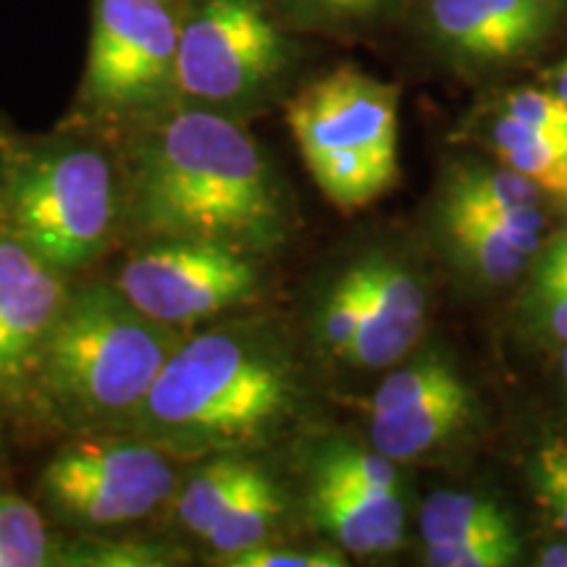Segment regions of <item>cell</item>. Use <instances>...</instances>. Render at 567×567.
<instances>
[{
    "mask_svg": "<svg viewBox=\"0 0 567 567\" xmlns=\"http://www.w3.org/2000/svg\"><path fill=\"white\" fill-rule=\"evenodd\" d=\"M130 221L151 239L264 250L281 234V203L258 142L216 111L193 105L142 142Z\"/></svg>",
    "mask_w": 567,
    "mask_h": 567,
    "instance_id": "obj_1",
    "label": "cell"
},
{
    "mask_svg": "<svg viewBox=\"0 0 567 567\" xmlns=\"http://www.w3.org/2000/svg\"><path fill=\"white\" fill-rule=\"evenodd\" d=\"M292 400L279 352L237 331H205L176 344L126 429L172 457H203L258 442Z\"/></svg>",
    "mask_w": 567,
    "mask_h": 567,
    "instance_id": "obj_2",
    "label": "cell"
},
{
    "mask_svg": "<svg viewBox=\"0 0 567 567\" xmlns=\"http://www.w3.org/2000/svg\"><path fill=\"white\" fill-rule=\"evenodd\" d=\"M179 337L140 313L116 284L66 297L34 368L32 394L55 421L95 431L130 425Z\"/></svg>",
    "mask_w": 567,
    "mask_h": 567,
    "instance_id": "obj_3",
    "label": "cell"
},
{
    "mask_svg": "<svg viewBox=\"0 0 567 567\" xmlns=\"http://www.w3.org/2000/svg\"><path fill=\"white\" fill-rule=\"evenodd\" d=\"M118 189L111 158L82 142H48L0 161V226L59 274L111 243Z\"/></svg>",
    "mask_w": 567,
    "mask_h": 567,
    "instance_id": "obj_4",
    "label": "cell"
},
{
    "mask_svg": "<svg viewBox=\"0 0 567 567\" xmlns=\"http://www.w3.org/2000/svg\"><path fill=\"white\" fill-rule=\"evenodd\" d=\"M396 101L392 84L342 66L289 103L287 124L305 166L337 208H365L394 184Z\"/></svg>",
    "mask_w": 567,
    "mask_h": 567,
    "instance_id": "obj_5",
    "label": "cell"
},
{
    "mask_svg": "<svg viewBox=\"0 0 567 567\" xmlns=\"http://www.w3.org/2000/svg\"><path fill=\"white\" fill-rule=\"evenodd\" d=\"M40 494L71 526H126L172 499L176 471L172 455L140 436L76 439L45 465Z\"/></svg>",
    "mask_w": 567,
    "mask_h": 567,
    "instance_id": "obj_6",
    "label": "cell"
},
{
    "mask_svg": "<svg viewBox=\"0 0 567 567\" xmlns=\"http://www.w3.org/2000/svg\"><path fill=\"white\" fill-rule=\"evenodd\" d=\"M179 19L168 0H95L84 105L103 116L161 109L176 92Z\"/></svg>",
    "mask_w": 567,
    "mask_h": 567,
    "instance_id": "obj_7",
    "label": "cell"
},
{
    "mask_svg": "<svg viewBox=\"0 0 567 567\" xmlns=\"http://www.w3.org/2000/svg\"><path fill=\"white\" fill-rule=\"evenodd\" d=\"M284 61L279 27L258 0H197L179 19L176 92L197 105L247 101Z\"/></svg>",
    "mask_w": 567,
    "mask_h": 567,
    "instance_id": "obj_8",
    "label": "cell"
},
{
    "mask_svg": "<svg viewBox=\"0 0 567 567\" xmlns=\"http://www.w3.org/2000/svg\"><path fill=\"white\" fill-rule=\"evenodd\" d=\"M258 287L245 250L203 239H151L118 271L116 289L163 326H189L224 313Z\"/></svg>",
    "mask_w": 567,
    "mask_h": 567,
    "instance_id": "obj_9",
    "label": "cell"
},
{
    "mask_svg": "<svg viewBox=\"0 0 567 567\" xmlns=\"http://www.w3.org/2000/svg\"><path fill=\"white\" fill-rule=\"evenodd\" d=\"M63 274L0 226V400L32 392L42 344L66 302Z\"/></svg>",
    "mask_w": 567,
    "mask_h": 567,
    "instance_id": "obj_10",
    "label": "cell"
},
{
    "mask_svg": "<svg viewBox=\"0 0 567 567\" xmlns=\"http://www.w3.org/2000/svg\"><path fill=\"white\" fill-rule=\"evenodd\" d=\"M368 308L344 358L365 368L392 365L421 334L425 295L405 268L389 260H365Z\"/></svg>",
    "mask_w": 567,
    "mask_h": 567,
    "instance_id": "obj_11",
    "label": "cell"
},
{
    "mask_svg": "<svg viewBox=\"0 0 567 567\" xmlns=\"http://www.w3.org/2000/svg\"><path fill=\"white\" fill-rule=\"evenodd\" d=\"M310 517L352 555H384L402 542L405 507L394 492L313 481Z\"/></svg>",
    "mask_w": 567,
    "mask_h": 567,
    "instance_id": "obj_12",
    "label": "cell"
},
{
    "mask_svg": "<svg viewBox=\"0 0 567 567\" xmlns=\"http://www.w3.org/2000/svg\"><path fill=\"white\" fill-rule=\"evenodd\" d=\"M471 410V394L460 379L408 405L371 413L375 452L389 460H413L444 442Z\"/></svg>",
    "mask_w": 567,
    "mask_h": 567,
    "instance_id": "obj_13",
    "label": "cell"
},
{
    "mask_svg": "<svg viewBox=\"0 0 567 567\" xmlns=\"http://www.w3.org/2000/svg\"><path fill=\"white\" fill-rule=\"evenodd\" d=\"M281 515V492L268 478V473L258 467L237 499L231 502V507L213 523L208 534H205V542L224 557L260 547Z\"/></svg>",
    "mask_w": 567,
    "mask_h": 567,
    "instance_id": "obj_14",
    "label": "cell"
},
{
    "mask_svg": "<svg viewBox=\"0 0 567 567\" xmlns=\"http://www.w3.org/2000/svg\"><path fill=\"white\" fill-rule=\"evenodd\" d=\"M258 465L239 457H218L203 467L176 496L174 515L189 534L205 538L213 523L237 499Z\"/></svg>",
    "mask_w": 567,
    "mask_h": 567,
    "instance_id": "obj_15",
    "label": "cell"
},
{
    "mask_svg": "<svg viewBox=\"0 0 567 567\" xmlns=\"http://www.w3.org/2000/svg\"><path fill=\"white\" fill-rule=\"evenodd\" d=\"M436 32L460 53L478 61H505L517 55L507 32L496 24L484 0H431Z\"/></svg>",
    "mask_w": 567,
    "mask_h": 567,
    "instance_id": "obj_16",
    "label": "cell"
},
{
    "mask_svg": "<svg viewBox=\"0 0 567 567\" xmlns=\"http://www.w3.org/2000/svg\"><path fill=\"white\" fill-rule=\"evenodd\" d=\"M509 526H513L509 517L494 502L457 492H436L429 496L421 513V530L429 547L431 544L457 542V538L481 534V530Z\"/></svg>",
    "mask_w": 567,
    "mask_h": 567,
    "instance_id": "obj_17",
    "label": "cell"
},
{
    "mask_svg": "<svg viewBox=\"0 0 567 567\" xmlns=\"http://www.w3.org/2000/svg\"><path fill=\"white\" fill-rule=\"evenodd\" d=\"M446 226H450L452 243H455L467 260L476 266L481 276L492 281H507L520 271L528 255L520 252L502 237L499 231L488 229L463 210L446 208Z\"/></svg>",
    "mask_w": 567,
    "mask_h": 567,
    "instance_id": "obj_18",
    "label": "cell"
},
{
    "mask_svg": "<svg viewBox=\"0 0 567 567\" xmlns=\"http://www.w3.org/2000/svg\"><path fill=\"white\" fill-rule=\"evenodd\" d=\"M51 565V536L42 515L19 496L0 494V567Z\"/></svg>",
    "mask_w": 567,
    "mask_h": 567,
    "instance_id": "obj_19",
    "label": "cell"
},
{
    "mask_svg": "<svg viewBox=\"0 0 567 567\" xmlns=\"http://www.w3.org/2000/svg\"><path fill=\"white\" fill-rule=\"evenodd\" d=\"M542 189L515 168L499 172H463L452 182L446 205L484 208V205H538Z\"/></svg>",
    "mask_w": 567,
    "mask_h": 567,
    "instance_id": "obj_20",
    "label": "cell"
},
{
    "mask_svg": "<svg viewBox=\"0 0 567 567\" xmlns=\"http://www.w3.org/2000/svg\"><path fill=\"white\" fill-rule=\"evenodd\" d=\"M368 308V268L365 260L347 271L331 289L323 305L321 331L326 344L339 354H347Z\"/></svg>",
    "mask_w": 567,
    "mask_h": 567,
    "instance_id": "obj_21",
    "label": "cell"
},
{
    "mask_svg": "<svg viewBox=\"0 0 567 567\" xmlns=\"http://www.w3.org/2000/svg\"><path fill=\"white\" fill-rule=\"evenodd\" d=\"M313 481L396 494V473L392 460L381 455V452H363L354 450V446H334V450L326 452L318 460Z\"/></svg>",
    "mask_w": 567,
    "mask_h": 567,
    "instance_id": "obj_22",
    "label": "cell"
},
{
    "mask_svg": "<svg viewBox=\"0 0 567 567\" xmlns=\"http://www.w3.org/2000/svg\"><path fill=\"white\" fill-rule=\"evenodd\" d=\"M515 172L526 174L547 195L567 197V132L551 130L530 145L496 153Z\"/></svg>",
    "mask_w": 567,
    "mask_h": 567,
    "instance_id": "obj_23",
    "label": "cell"
},
{
    "mask_svg": "<svg viewBox=\"0 0 567 567\" xmlns=\"http://www.w3.org/2000/svg\"><path fill=\"white\" fill-rule=\"evenodd\" d=\"M513 526L471 534L450 544H431L429 565L434 567H505L517 557Z\"/></svg>",
    "mask_w": 567,
    "mask_h": 567,
    "instance_id": "obj_24",
    "label": "cell"
},
{
    "mask_svg": "<svg viewBox=\"0 0 567 567\" xmlns=\"http://www.w3.org/2000/svg\"><path fill=\"white\" fill-rule=\"evenodd\" d=\"M179 551L155 542H87L61 551V565L82 567H163L174 565Z\"/></svg>",
    "mask_w": 567,
    "mask_h": 567,
    "instance_id": "obj_25",
    "label": "cell"
},
{
    "mask_svg": "<svg viewBox=\"0 0 567 567\" xmlns=\"http://www.w3.org/2000/svg\"><path fill=\"white\" fill-rule=\"evenodd\" d=\"M530 484L538 505L547 509L551 523L567 536V442L551 439L538 446L530 463Z\"/></svg>",
    "mask_w": 567,
    "mask_h": 567,
    "instance_id": "obj_26",
    "label": "cell"
},
{
    "mask_svg": "<svg viewBox=\"0 0 567 567\" xmlns=\"http://www.w3.org/2000/svg\"><path fill=\"white\" fill-rule=\"evenodd\" d=\"M457 379V373L450 365L439 360H425V363L410 365L405 371H396L389 375L379 392L371 400V413H386V410L402 408L408 402L421 400V396L436 392Z\"/></svg>",
    "mask_w": 567,
    "mask_h": 567,
    "instance_id": "obj_27",
    "label": "cell"
},
{
    "mask_svg": "<svg viewBox=\"0 0 567 567\" xmlns=\"http://www.w3.org/2000/svg\"><path fill=\"white\" fill-rule=\"evenodd\" d=\"M484 6L513 40L517 53L528 51L547 30V0H484Z\"/></svg>",
    "mask_w": 567,
    "mask_h": 567,
    "instance_id": "obj_28",
    "label": "cell"
},
{
    "mask_svg": "<svg viewBox=\"0 0 567 567\" xmlns=\"http://www.w3.org/2000/svg\"><path fill=\"white\" fill-rule=\"evenodd\" d=\"M231 567H344L347 563L329 549H274L260 547L237 551L224 559Z\"/></svg>",
    "mask_w": 567,
    "mask_h": 567,
    "instance_id": "obj_29",
    "label": "cell"
},
{
    "mask_svg": "<svg viewBox=\"0 0 567 567\" xmlns=\"http://www.w3.org/2000/svg\"><path fill=\"white\" fill-rule=\"evenodd\" d=\"M507 116L526 122L542 130H565L567 132V101L542 90H520L509 95Z\"/></svg>",
    "mask_w": 567,
    "mask_h": 567,
    "instance_id": "obj_30",
    "label": "cell"
},
{
    "mask_svg": "<svg viewBox=\"0 0 567 567\" xmlns=\"http://www.w3.org/2000/svg\"><path fill=\"white\" fill-rule=\"evenodd\" d=\"M536 295L544 321L551 334L567 342V284L547 258L542 260L536 274Z\"/></svg>",
    "mask_w": 567,
    "mask_h": 567,
    "instance_id": "obj_31",
    "label": "cell"
},
{
    "mask_svg": "<svg viewBox=\"0 0 567 567\" xmlns=\"http://www.w3.org/2000/svg\"><path fill=\"white\" fill-rule=\"evenodd\" d=\"M310 3L321 6V9L331 13H363L368 9H373L379 0H310Z\"/></svg>",
    "mask_w": 567,
    "mask_h": 567,
    "instance_id": "obj_32",
    "label": "cell"
},
{
    "mask_svg": "<svg viewBox=\"0 0 567 567\" xmlns=\"http://www.w3.org/2000/svg\"><path fill=\"white\" fill-rule=\"evenodd\" d=\"M544 258H547L549 264L557 268V274L563 276L565 284H567V237H557Z\"/></svg>",
    "mask_w": 567,
    "mask_h": 567,
    "instance_id": "obj_33",
    "label": "cell"
},
{
    "mask_svg": "<svg viewBox=\"0 0 567 567\" xmlns=\"http://www.w3.org/2000/svg\"><path fill=\"white\" fill-rule=\"evenodd\" d=\"M538 565H547V567H567V547L544 549L542 557H538Z\"/></svg>",
    "mask_w": 567,
    "mask_h": 567,
    "instance_id": "obj_34",
    "label": "cell"
},
{
    "mask_svg": "<svg viewBox=\"0 0 567 567\" xmlns=\"http://www.w3.org/2000/svg\"><path fill=\"white\" fill-rule=\"evenodd\" d=\"M557 95L567 101V63L563 69H559V76H557Z\"/></svg>",
    "mask_w": 567,
    "mask_h": 567,
    "instance_id": "obj_35",
    "label": "cell"
},
{
    "mask_svg": "<svg viewBox=\"0 0 567 567\" xmlns=\"http://www.w3.org/2000/svg\"><path fill=\"white\" fill-rule=\"evenodd\" d=\"M563 375H565V381H567V342H565V350H563Z\"/></svg>",
    "mask_w": 567,
    "mask_h": 567,
    "instance_id": "obj_36",
    "label": "cell"
}]
</instances>
